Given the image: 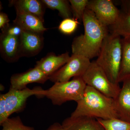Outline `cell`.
Masks as SVG:
<instances>
[{
	"label": "cell",
	"mask_w": 130,
	"mask_h": 130,
	"mask_svg": "<svg viewBox=\"0 0 130 130\" xmlns=\"http://www.w3.org/2000/svg\"><path fill=\"white\" fill-rule=\"evenodd\" d=\"M105 130H130V123L119 119H96Z\"/></svg>",
	"instance_id": "obj_20"
},
{
	"label": "cell",
	"mask_w": 130,
	"mask_h": 130,
	"mask_svg": "<svg viewBox=\"0 0 130 130\" xmlns=\"http://www.w3.org/2000/svg\"><path fill=\"white\" fill-rule=\"evenodd\" d=\"M78 21L73 18L64 19L59 25V30L61 33L66 35H71L76 30Z\"/></svg>",
	"instance_id": "obj_23"
},
{
	"label": "cell",
	"mask_w": 130,
	"mask_h": 130,
	"mask_svg": "<svg viewBox=\"0 0 130 130\" xmlns=\"http://www.w3.org/2000/svg\"><path fill=\"white\" fill-rule=\"evenodd\" d=\"M111 27L112 33L123 38L130 37V14L121 12L118 21Z\"/></svg>",
	"instance_id": "obj_19"
},
{
	"label": "cell",
	"mask_w": 130,
	"mask_h": 130,
	"mask_svg": "<svg viewBox=\"0 0 130 130\" xmlns=\"http://www.w3.org/2000/svg\"><path fill=\"white\" fill-rule=\"evenodd\" d=\"M86 86L82 77H75L69 81L55 83L46 90L45 96L54 105L60 106L69 101L77 102L83 97Z\"/></svg>",
	"instance_id": "obj_4"
},
{
	"label": "cell",
	"mask_w": 130,
	"mask_h": 130,
	"mask_svg": "<svg viewBox=\"0 0 130 130\" xmlns=\"http://www.w3.org/2000/svg\"><path fill=\"white\" fill-rule=\"evenodd\" d=\"M0 125L2 130H35L34 127L25 125L19 116L8 118Z\"/></svg>",
	"instance_id": "obj_21"
},
{
	"label": "cell",
	"mask_w": 130,
	"mask_h": 130,
	"mask_svg": "<svg viewBox=\"0 0 130 130\" xmlns=\"http://www.w3.org/2000/svg\"><path fill=\"white\" fill-rule=\"evenodd\" d=\"M73 18L82 21L84 13L85 11L89 1L88 0H70Z\"/></svg>",
	"instance_id": "obj_22"
},
{
	"label": "cell",
	"mask_w": 130,
	"mask_h": 130,
	"mask_svg": "<svg viewBox=\"0 0 130 130\" xmlns=\"http://www.w3.org/2000/svg\"><path fill=\"white\" fill-rule=\"evenodd\" d=\"M43 34L24 30L20 40V55L22 57H31L41 51L44 41Z\"/></svg>",
	"instance_id": "obj_9"
},
{
	"label": "cell",
	"mask_w": 130,
	"mask_h": 130,
	"mask_svg": "<svg viewBox=\"0 0 130 130\" xmlns=\"http://www.w3.org/2000/svg\"><path fill=\"white\" fill-rule=\"evenodd\" d=\"M9 20L8 16L5 13H0V28L3 29L9 26Z\"/></svg>",
	"instance_id": "obj_26"
},
{
	"label": "cell",
	"mask_w": 130,
	"mask_h": 130,
	"mask_svg": "<svg viewBox=\"0 0 130 130\" xmlns=\"http://www.w3.org/2000/svg\"><path fill=\"white\" fill-rule=\"evenodd\" d=\"M121 3L123 12L130 14V0H123Z\"/></svg>",
	"instance_id": "obj_27"
},
{
	"label": "cell",
	"mask_w": 130,
	"mask_h": 130,
	"mask_svg": "<svg viewBox=\"0 0 130 130\" xmlns=\"http://www.w3.org/2000/svg\"><path fill=\"white\" fill-rule=\"evenodd\" d=\"M86 8L92 11L98 20L107 27L116 23L121 14L111 0L89 1Z\"/></svg>",
	"instance_id": "obj_8"
},
{
	"label": "cell",
	"mask_w": 130,
	"mask_h": 130,
	"mask_svg": "<svg viewBox=\"0 0 130 130\" xmlns=\"http://www.w3.org/2000/svg\"><path fill=\"white\" fill-rule=\"evenodd\" d=\"M122 39L111 33L105 38L97 59L98 64L104 71L110 81L119 85V76L122 60Z\"/></svg>",
	"instance_id": "obj_3"
},
{
	"label": "cell",
	"mask_w": 130,
	"mask_h": 130,
	"mask_svg": "<svg viewBox=\"0 0 130 130\" xmlns=\"http://www.w3.org/2000/svg\"><path fill=\"white\" fill-rule=\"evenodd\" d=\"M49 77L36 67L21 73L13 74L10 78V88L22 90L27 88L28 84L33 83L43 84Z\"/></svg>",
	"instance_id": "obj_10"
},
{
	"label": "cell",
	"mask_w": 130,
	"mask_h": 130,
	"mask_svg": "<svg viewBox=\"0 0 130 130\" xmlns=\"http://www.w3.org/2000/svg\"><path fill=\"white\" fill-rule=\"evenodd\" d=\"M9 4L14 6L15 9L23 10L32 14L44 22V5L38 0H14L9 2Z\"/></svg>",
	"instance_id": "obj_16"
},
{
	"label": "cell",
	"mask_w": 130,
	"mask_h": 130,
	"mask_svg": "<svg viewBox=\"0 0 130 130\" xmlns=\"http://www.w3.org/2000/svg\"><path fill=\"white\" fill-rule=\"evenodd\" d=\"M70 117H89L103 119H119L113 98L104 95L87 85L83 96L77 102Z\"/></svg>",
	"instance_id": "obj_2"
},
{
	"label": "cell",
	"mask_w": 130,
	"mask_h": 130,
	"mask_svg": "<svg viewBox=\"0 0 130 130\" xmlns=\"http://www.w3.org/2000/svg\"><path fill=\"white\" fill-rule=\"evenodd\" d=\"M84 33L74 38L72 44L73 54L79 55L90 60L98 56L108 33L107 26L96 18L92 11L86 8L83 20Z\"/></svg>",
	"instance_id": "obj_1"
},
{
	"label": "cell",
	"mask_w": 130,
	"mask_h": 130,
	"mask_svg": "<svg viewBox=\"0 0 130 130\" xmlns=\"http://www.w3.org/2000/svg\"><path fill=\"white\" fill-rule=\"evenodd\" d=\"M46 130H65L62 125L58 123H54Z\"/></svg>",
	"instance_id": "obj_28"
},
{
	"label": "cell",
	"mask_w": 130,
	"mask_h": 130,
	"mask_svg": "<svg viewBox=\"0 0 130 130\" xmlns=\"http://www.w3.org/2000/svg\"><path fill=\"white\" fill-rule=\"evenodd\" d=\"M41 1L46 7L56 9L64 19L73 18L72 13L69 1L66 0H41Z\"/></svg>",
	"instance_id": "obj_18"
},
{
	"label": "cell",
	"mask_w": 130,
	"mask_h": 130,
	"mask_svg": "<svg viewBox=\"0 0 130 130\" xmlns=\"http://www.w3.org/2000/svg\"><path fill=\"white\" fill-rule=\"evenodd\" d=\"M6 109V98L5 94L0 95V124L7 119Z\"/></svg>",
	"instance_id": "obj_25"
},
{
	"label": "cell",
	"mask_w": 130,
	"mask_h": 130,
	"mask_svg": "<svg viewBox=\"0 0 130 130\" xmlns=\"http://www.w3.org/2000/svg\"><path fill=\"white\" fill-rule=\"evenodd\" d=\"M118 95L114 99L119 119L130 123V78L123 82Z\"/></svg>",
	"instance_id": "obj_13"
},
{
	"label": "cell",
	"mask_w": 130,
	"mask_h": 130,
	"mask_svg": "<svg viewBox=\"0 0 130 130\" xmlns=\"http://www.w3.org/2000/svg\"><path fill=\"white\" fill-rule=\"evenodd\" d=\"M88 85L110 98L115 99L121 88L109 80L104 71L96 61L91 62L86 72L82 77Z\"/></svg>",
	"instance_id": "obj_5"
},
{
	"label": "cell",
	"mask_w": 130,
	"mask_h": 130,
	"mask_svg": "<svg viewBox=\"0 0 130 130\" xmlns=\"http://www.w3.org/2000/svg\"><path fill=\"white\" fill-rule=\"evenodd\" d=\"M61 125L65 130H105L96 119L89 117H69Z\"/></svg>",
	"instance_id": "obj_15"
},
{
	"label": "cell",
	"mask_w": 130,
	"mask_h": 130,
	"mask_svg": "<svg viewBox=\"0 0 130 130\" xmlns=\"http://www.w3.org/2000/svg\"><path fill=\"white\" fill-rule=\"evenodd\" d=\"M46 90L40 87L31 89L26 88L22 90L9 89L5 93L7 115L9 118L12 114L22 111L25 108L26 101L30 96L36 95L39 97L45 96Z\"/></svg>",
	"instance_id": "obj_7"
},
{
	"label": "cell",
	"mask_w": 130,
	"mask_h": 130,
	"mask_svg": "<svg viewBox=\"0 0 130 130\" xmlns=\"http://www.w3.org/2000/svg\"><path fill=\"white\" fill-rule=\"evenodd\" d=\"M130 78V37L122 39V60L119 76V83Z\"/></svg>",
	"instance_id": "obj_17"
},
{
	"label": "cell",
	"mask_w": 130,
	"mask_h": 130,
	"mask_svg": "<svg viewBox=\"0 0 130 130\" xmlns=\"http://www.w3.org/2000/svg\"><path fill=\"white\" fill-rule=\"evenodd\" d=\"M70 57L68 53L58 55L48 54L37 61L35 67L49 77L67 63Z\"/></svg>",
	"instance_id": "obj_12"
},
{
	"label": "cell",
	"mask_w": 130,
	"mask_h": 130,
	"mask_svg": "<svg viewBox=\"0 0 130 130\" xmlns=\"http://www.w3.org/2000/svg\"><path fill=\"white\" fill-rule=\"evenodd\" d=\"M16 18L13 23L20 26L23 30L43 34L47 29L44 27L42 22L32 14L18 9H15Z\"/></svg>",
	"instance_id": "obj_14"
},
{
	"label": "cell",
	"mask_w": 130,
	"mask_h": 130,
	"mask_svg": "<svg viewBox=\"0 0 130 130\" xmlns=\"http://www.w3.org/2000/svg\"><path fill=\"white\" fill-rule=\"evenodd\" d=\"M91 63L88 58L79 55L72 54L67 63L49 77V79L55 83L70 81L73 77H82Z\"/></svg>",
	"instance_id": "obj_6"
},
{
	"label": "cell",
	"mask_w": 130,
	"mask_h": 130,
	"mask_svg": "<svg viewBox=\"0 0 130 130\" xmlns=\"http://www.w3.org/2000/svg\"><path fill=\"white\" fill-rule=\"evenodd\" d=\"M0 50L2 56L7 62H16L20 58L19 37L2 32L0 37Z\"/></svg>",
	"instance_id": "obj_11"
},
{
	"label": "cell",
	"mask_w": 130,
	"mask_h": 130,
	"mask_svg": "<svg viewBox=\"0 0 130 130\" xmlns=\"http://www.w3.org/2000/svg\"><path fill=\"white\" fill-rule=\"evenodd\" d=\"M2 32H5L8 35L19 37L23 32V30L20 26L13 23L2 30Z\"/></svg>",
	"instance_id": "obj_24"
}]
</instances>
